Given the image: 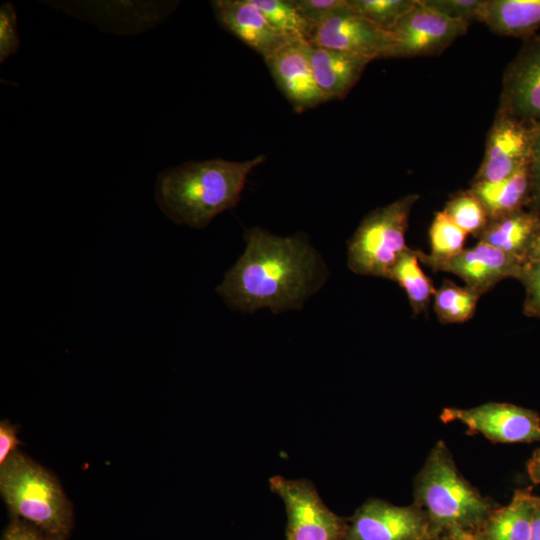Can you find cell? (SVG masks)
<instances>
[{
    "label": "cell",
    "mask_w": 540,
    "mask_h": 540,
    "mask_svg": "<svg viewBox=\"0 0 540 540\" xmlns=\"http://www.w3.org/2000/svg\"><path fill=\"white\" fill-rule=\"evenodd\" d=\"M244 240L243 254L216 288L230 308L274 314L301 309L324 285L327 267L304 234L282 237L253 227Z\"/></svg>",
    "instance_id": "cell-1"
},
{
    "label": "cell",
    "mask_w": 540,
    "mask_h": 540,
    "mask_svg": "<svg viewBox=\"0 0 540 540\" xmlns=\"http://www.w3.org/2000/svg\"><path fill=\"white\" fill-rule=\"evenodd\" d=\"M265 159V155L246 161L214 158L169 167L156 178V202L174 223L205 228L237 205L250 172Z\"/></svg>",
    "instance_id": "cell-2"
},
{
    "label": "cell",
    "mask_w": 540,
    "mask_h": 540,
    "mask_svg": "<svg viewBox=\"0 0 540 540\" xmlns=\"http://www.w3.org/2000/svg\"><path fill=\"white\" fill-rule=\"evenodd\" d=\"M414 504L427 515L436 540L474 533L494 510L460 474L443 441L434 445L415 478Z\"/></svg>",
    "instance_id": "cell-3"
},
{
    "label": "cell",
    "mask_w": 540,
    "mask_h": 540,
    "mask_svg": "<svg viewBox=\"0 0 540 540\" xmlns=\"http://www.w3.org/2000/svg\"><path fill=\"white\" fill-rule=\"evenodd\" d=\"M0 493L11 518L29 522L47 540L69 538L73 507L60 482L18 450L0 464Z\"/></svg>",
    "instance_id": "cell-4"
},
{
    "label": "cell",
    "mask_w": 540,
    "mask_h": 540,
    "mask_svg": "<svg viewBox=\"0 0 540 540\" xmlns=\"http://www.w3.org/2000/svg\"><path fill=\"white\" fill-rule=\"evenodd\" d=\"M417 194H408L369 212L348 240L347 265L358 275L389 279L401 253Z\"/></svg>",
    "instance_id": "cell-5"
},
{
    "label": "cell",
    "mask_w": 540,
    "mask_h": 540,
    "mask_svg": "<svg viewBox=\"0 0 540 540\" xmlns=\"http://www.w3.org/2000/svg\"><path fill=\"white\" fill-rule=\"evenodd\" d=\"M269 486L285 506L287 540H344L347 521L327 507L312 482L276 475Z\"/></svg>",
    "instance_id": "cell-6"
},
{
    "label": "cell",
    "mask_w": 540,
    "mask_h": 540,
    "mask_svg": "<svg viewBox=\"0 0 540 540\" xmlns=\"http://www.w3.org/2000/svg\"><path fill=\"white\" fill-rule=\"evenodd\" d=\"M344 540H436L427 515L416 504L396 506L369 499L354 513Z\"/></svg>",
    "instance_id": "cell-7"
},
{
    "label": "cell",
    "mask_w": 540,
    "mask_h": 540,
    "mask_svg": "<svg viewBox=\"0 0 540 540\" xmlns=\"http://www.w3.org/2000/svg\"><path fill=\"white\" fill-rule=\"evenodd\" d=\"M444 422H460L472 433L499 443L540 441V417L530 409L510 403L490 402L472 408H445Z\"/></svg>",
    "instance_id": "cell-8"
},
{
    "label": "cell",
    "mask_w": 540,
    "mask_h": 540,
    "mask_svg": "<svg viewBox=\"0 0 540 540\" xmlns=\"http://www.w3.org/2000/svg\"><path fill=\"white\" fill-rule=\"evenodd\" d=\"M469 25L450 19L417 0L416 5L390 31L393 38L390 58L439 54L465 35Z\"/></svg>",
    "instance_id": "cell-9"
},
{
    "label": "cell",
    "mask_w": 540,
    "mask_h": 540,
    "mask_svg": "<svg viewBox=\"0 0 540 540\" xmlns=\"http://www.w3.org/2000/svg\"><path fill=\"white\" fill-rule=\"evenodd\" d=\"M307 42L312 46L346 52L371 61L390 58L393 38L353 12L350 6L326 21L311 26Z\"/></svg>",
    "instance_id": "cell-10"
},
{
    "label": "cell",
    "mask_w": 540,
    "mask_h": 540,
    "mask_svg": "<svg viewBox=\"0 0 540 540\" xmlns=\"http://www.w3.org/2000/svg\"><path fill=\"white\" fill-rule=\"evenodd\" d=\"M536 126L498 109L474 182H496L530 162Z\"/></svg>",
    "instance_id": "cell-11"
},
{
    "label": "cell",
    "mask_w": 540,
    "mask_h": 540,
    "mask_svg": "<svg viewBox=\"0 0 540 540\" xmlns=\"http://www.w3.org/2000/svg\"><path fill=\"white\" fill-rule=\"evenodd\" d=\"M499 109L526 124L540 125V34L526 39L507 66Z\"/></svg>",
    "instance_id": "cell-12"
},
{
    "label": "cell",
    "mask_w": 540,
    "mask_h": 540,
    "mask_svg": "<svg viewBox=\"0 0 540 540\" xmlns=\"http://www.w3.org/2000/svg\"><path fill=\"white\" fill-rule=\"evenodd\" d=\"M524 263L503 251L478 241L465 248L455 257L432 268L454 274L465 282V286L480 296L507 278L518 279Z\"/></svg>",
    "instance_id": "cell-13"
},
{
    "label": "cell",
    "mask_w": 540,
    "mask_h": 540,
    "mask_svg": "<svg viewBox=\"0 0 540 540\" xmlns=\"http://www.w3.org/2000/svg\"><path fill=\"white\" fill-rule=\"evenodd\" d=\"M265 62L277 88L295 111L327 102L313 76L308 42H291Z\"/></svg>",
    "instance_id": "cell-14"
},
{
    "label": "cell",
    "mask_w": 540,
    "mask_h": 540,
    "mask_svg": "<svg viewBox=\"0 0 540 540\" xmlns=\"http://www.w3.org/2000/svg\"><path fill=\"white\" fill-rule=\"evenodd\" d=\"M211 5L218 23L264 61L294 42L273 28L253 0H215Z\"/></svg>",
    "instance_id": "cell-15"
},
{
    "label": "cell",
    "mask_w": 540,
    "mask_h": 540,
    "mask_svg": "<svg viewBox=\"0 0 540 540\" xmlns=\"http://www.w3.org/2000/svg\"><path fill=\"white\" fill-rule=\"evenodd\" d=\"M309 58L315 82L327 101L345 98L371 62L365 57L310 44Z\"/></svg>",
    "instance_id": "cell-16"
},
{
    "label": "cell",
    "mask_w": 540,
    "mask_h": 540,
    "mask_svg": "<svg viewBox=\"0 0 540 540\" xmlns=\"http://www.w3.org/2000/svg\"><path fill=\"white\" fill-rule=\"evenodd\" d=\"M535 497L530 488L516 490L507 506L494 509L472 533L474 540H530Z\"/></svg>",
    "instance_id": "cell-17"
},
{
    "label": "cell",
    "mask_w": 540,
    "mask_h": 540,
    "mask_svg": "<svg viewBox=\"0 0 540 540\" xmlns=\"http://www.w3.org/2000/svg\"><path fill=\"white\" fill-rule=\"evenodd\" d=\"M470 189L485 206L490 220L528 208L531 203L530 162L500 181H473Z\"/></svg>",
    "instance_id": "cell-18"
},
{
    "label": "cell",
    "mask_w": 540,
    "mask_h": 540,
    "mask_svg": "<svg viewBox=\"0 0 540 540\" xmlns=\"http://www.w3.org/2000/svg\"><path fill=\"white\" fill-rule=\"evenodd\" d=\"M480 22L496 34L526 40L540 29V0H486Z\"/></svg>",
    "instance_id": "cell-19"
},
{
    "label": "cell",
    "mask_w": 540,
    "mask_h": 540,
    "mask_svg": "<svg viewBox=\"0 0 540 540\" xmlns=\"http://www.w3.org/2000/svg\"><path fill=\"white\" fill-rule=\"evenodd\" d=\"M540 220V211L524 208L490 220L478 241L485 242L525 263L526 254Z\"/></svg>",
    "instance_id": "cell-20"
},
{
    "label": "cell",
    "mask_w": 540,
    "mask_h": 540,
    "mask_svg": "<svg viewBox=\"0 0 540 540\" xmlns=\"http://www.w3.org/2000/svg\"><path fill=\"white\" fill-rule=\"evenodd\" d=\"M417 251L407 247L393 266L389 279L395 281L406 293L414 314L425 313L436 289L432 280L419 265Z\"/></svg>",
    "instance_id": "cell-21"
},
{
    "label": "cell",
    "mask_w": 540,
    "mask_h": 540,
    "mask_svg": "<svg viewBox=\"0 0 540 540\" xmlns=\"http://www.w3.org/2000/svg\"><path fill=\"white\" fill-rule=\"evenodd\" d=\"M466 238L467 234L443 211L436 212L429 228L430 253L416 250L419 261L432 269L461 253L465 249Z\"/></svg>",
    "instance_id": "cell-22"
},
{
    "label": "cell",
    "mask_w": 540,
    "mask_h": 540,
    "mask_svg": "<svg viewBox=\"0 0 540 540\" xmlns=\"http://www.w3.org/2000/svg\"><path fill=\"white\" fill-rule=\"evenodd\" d=\"M480 297L471 288L445 279L435 291L433 308L443 324L464 323L473 317Z\"/></svg>",
    "instance_id": "cell-23"
},
{
    "label": "cell",
    "mask_w": 540,
    "mask_h": 540,
    "mask_svg": "<svg viewBox=\"0 0 540 540\" xmlns=\"http://www.w3.org/2000/svg\"><path fill=\"white\" fill-rule=\"evenodd\" d=\"M443 212L462 231L478 240L490 222L485 206L471 189L453 195Z\"/></svg>",
    "instance_id": "cell-24"
},
{
    "label": "cell",
    "mask_w": 540,
    "mask_h": 540,
    "mask_svg": "<svg viewBox=\"0 0 540 540\" xmlns=\"http://www.w3.org/2000/svg\"><path fill=\"white\" fill-rule=\"evenodd\" d=\"M269 23L292 41H306L310 26L294 0H253Z\"/></svg>",
    "instance_id": "cell-25"
},
{
    "label": "cell",
    "mask_w": 540,
    "mask_h": 540,
    "mask_svg": "<svg viewBox=\"0 0 540 540\" xmlns=\"http://www.w3.org/2000/svg\"><path fill=\"white\" fill-rule=\"evenodd\" d=\"M417 0H348L353 12L390 32Z\"/></svg>",
    "instance_id": "cell-26"
},
{
    "label": "cell",
    "mask_w": 540,
    "mask_h": 540,
    "mask_svg": "<svg viewBox=\"0 0 540 540\" xmlns=\"http://www.w3.org/2000/svg\"><path fill=\"white\" fill-rule=\"evenodd\" d=\"M429 8L453 20L480 22L486 0H422Z\"/></svg>",
    "instance_id": "cell-27"
},
{
    "label": "cell",
    "mask_w": 540,
    "mask_h": 540,
    "mask_svg": "<svg viewBox=\"0 0 540 540\" xmlns=\"http://www.w3.org/2000/svg\"><path fill=\"white\" fill-rule=\"evenodd\" d=\"M518 280L525 290L524 314L540 319V262L524 263Z\"/></svg>",
    "instance_id": "cell-28"
},
{
    "label": "cell",
    "mask_w": 540,
    "mask_h": 540,
    "mask_svg": "<svg viewBox=\"0 0 540 540\" xmlns=\"http://www.w3.org/2000/svg\"><path fill=\"white\" fill-rule=\"evenodd\" d=\"M19 47L16 11L13 4L6 2L0 7V62L15 54Z\"/></svg>",
    "instance_id": "cell-29"
},
{
    "label": "cell",
    "mask_w": 540,
    "mask_h": 540,
    "mask_svg": "<svg viewBox=\"0 0 540 540\" xmlns=\"http://www.w3.org/2000/svg\"><path fill=\"white\" fill-rule=\"evenodd\" d=\"M294 3L310 27L349 7L348 0H294Z\"/></svg>",
    "instance_id": "cell-30"
},
{
    "label": "cell",
    "mask_w": 540,
    "mask_h": 540,
    "mask_svg": "<svg viewBox=\"0 0 540 540\" xmlns=\"http://www.w3.org/2000/svg\"><path fill=\"white\" fill-rule=\"evenodd\" d=\"M531 203L530 208L540 211V125L536 126L530 156Z\"/></svg>",
    "instance_id": "cell-31"
},
{
    "label": "cell",
    "mask_w": 540,
    "mask_h": 540,
    "mask_svg": "<svg viewBox=\"0 0 540 540\" xmlns=\"http://www.w3.org/2000/svg\"><path fill=\"white\" fill-rule=\"evenodd\" d=\"M1 540H47L35 526L29 522L12 518Z\"/></svg>",
    "instance_id": "cell-32"
},
{
    "label": "cell",
    "mask_w": 540,
    "mask_h": 540,
    "mask_svg": "<svg viewBox=\"0 0 540 540\" xmlns=\"http://www.w3.org/2000/svg\"><path fill=\"white\" fill-rule=\"evenodd\" d=\"M20 441L17 438L15 427L8 420L0 422V464L13 452L17 451Z\"/></svg>",
    "instance_id": "cell-33"
},
{
    "label": "cell",
    "mask_w": 540,
    "mask_h": 540,
    "mask_svg": "<svg viewBox=\"0 0 540 540\" xmlns=\"http://www.w3.org/2000/svg\"><path fill=\"white\" fill-rule=\"evenodd\" d=\"M526 262H540V220L530 242L526 254L525 263Z\"/></svg>",
    "instance_id": "cell-34"
},
{
    "label": "cell",
    "mask_w": 540,
    "mask_h": 540,
    "mask_svg": "<svg viewBox=\"0 0 540 540\" xmlns=\"http://www.w3.org/2000/svg\"><path fill=\"white\" fill-rule=\"evenodd\" d=\"M527 472L531 481L540 484V448H538L527 463Z\"/></svg>",
    "instance_id": "cell-35"
},
{
    "label": "cell",
    "mask_w": 540,
    "mask_h": 540,
    "mask_svg": "<svg viewBox=\"0 0 540 540\" xmlns=\"http://www.w3.org/2000/svg\"><path fill=\"white\" fill-rule=\"evenodd\" d=\"M530 540H540V497H535Z\"/></svg>",
    "instance_id": "cell-36"
},
{
    "label": "cell",
    "mask_w": 540,
    "mask_h": 540,
    "mask_svg": "<svg viewBox=\"0 0 540 540\" xmlns=\"http://www.w3.org/2000/svg\"><path fill=\"white\" fill-rule=\"evenodd\" d=\"M455 540H474V538H473L472 533H466V534H463V535L459 536Z\"/></svg>",
    "instance_id": "cell-37"
}]
</instances>
